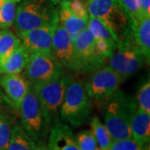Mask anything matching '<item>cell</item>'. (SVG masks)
I'll return each instance as SVG.
<instances>
[{
	"instance_id": "obj_1",
	"label": "cell",
	"mask_w": 150,
	"mask_h": 150,
	"mask_svg": "<svg viewBox=\"0 0 150 150\" xmlns=\"http://www.w3.org/2000/svg\"><path fill=\"white\" fill-rule=\"evenodd\" d=\"M89 16L97 18L119 43L133 33L134 21L120 0H86Z\"/></svg>"
},
{
	"instance_id": "obj_2",
	"label": "cell",
	"mask_w": 150,
	"mask_h": 150,
	"mask_svg": "<svg viewBox=\"0 0 150 150\" xmlns=\"http://www.w3.org/2000/svg\"><path fill=\"white\" fill-rule=\"evenodd\" d=\"M104 107V125L112 139H131L130 123L138 108L136 98L118 89Z\"/></svg>"
},
{
	"instance_id": "obj_3",
	"label": "cell",
	"mask_w": 150,
	"mask_h": 150,
	"mask_svg": "<svg viewBox=\"0 0 150 150\" xmlns=\"http://www.w3.org/2000/svg\"><path fill=\"white\" fill-rule=\"evenodd\" d=\"M59 3V0H21L13 23L18 33L58 23Z\"/></svg>"
},
{
	"instance_id": "obj_4",
	"label": "cell",
	"mask_w": 150,
	"mask_h": 150,
	"mask_svg": "<svg viewBox=\"0 0 150 150\" xmlns=\"http://www.w3.org/2000/svg\"><path fill=\"white\" fill-rule=\"evenodd\" d=\"M92 110L93 103L86 92L84 83L71 77L60 108V121L80 126L88 121Z\"/></svg>"
},
{
	"instance_id": "obj_5",
	"label": "cell",
	"mask_w": 150,
	"mask_h": 150,
	"mask_svg": "<svg viewBox=\"0 0 150 150\" xmlns=\"http://www.w3.org/2000/svg\"><path fill=\"white\" fill-rule=\"evenodd\" d=\"M71 77L64 71L47 82L31 86L41 103L49 129L60 122V108Z\"/></svg>"
},
{
	"instance_id": "obj_6",
	"label": "cell",
	"mask_w": 150,
	"mask_h": 150,
	"mask_svg": "<svg viewBox=\"0 0 150 150\" xmlns=\"http://www.w3.org/2000/svg\"><path fill=\"white\" fill-rule=\"evenodd\" d=\"M18 112L20 116L22 127L30 135L35 144H44L48 139L50 129L37 94L30 85L18 106Z\"/></svg>"
},
{
	"instance_id": "obj_7",
	"label": "cell",
	"mask_w": 150,
	"mask_h": 150,
	"mask_svg": "<svg viewBox=\"0 0 150 150\" xmlns=\"http://www.w3.org/2000/svg\"><path fill=\"white\" fill-rule=\"evenodd\" d=\"M144 62V56L136 45L132 33L117 44L114 53L108 61L107 66L115 71L124 81L141 69Z\"/></svg>"
},
{
	"instance_id": "obj_8",
	"label": "cell",
	"mask_w": 150,
	"mask_h": 150,
	"mask_svg": "<svg viewBox=\"0 0 150 150\" xmlns=\"http://www.w3.org/2000/svg\"><path fill=\"white\" fill-rule=\"evenodd\" d=\"M123 82L119 75L105 65L93 71L89 79L84 83L88 97L98 105H105L107 101L118 91Z\"/></svg>"
},
{
	"instance_id": "obj_9",
	"label": "cell",
	"mask_w": 150,
	"mask_h": 150,
	"mask_svg": "<svg viewBox=\"0 0 150 150\" xmlns=\"http://www.w3.org/2000/svg\"><path fill=\"white\" fill-rule=\"evenodd\" d=\"M64 71L52 54L31 53L22 73L29 85L34 86L50 80Z\"/></svg>"
},
{
	"instance_id": "obj_10",
	"label": "cell",
	"mask_w": 150,
	"mask_h": 150,
	"mask_svg": "<svg viewBox=\"0 0 150 150\" xmlns=\"http://www.w3.org/2000/svg\"><path fill=\"white\" fill-rule=\"evenodd\" d=\"M94 38L88 28H84L72 40L74 49L75 72H93L103 66L95 59L93 54Z\"/></svg>"
},
{
	"instance_id": "obj_11",
	"label": "cell",
	"mask_w": 150,
	"mask_h": 150,
	"mask_svg": "<svg viewBox=\"0 0 150 150\" xmlns=\"http://www.w3.org/2000/svg\"><path fill=\"white\" fill-rule=\"evenodd\" d=\"M51 54L64 69H74V49L69 34L59 23L54 29Z\"/></svg>"
},
{
	"instance_id": "obj_12",
	"label": "cell",
	"mask_w": 150,
	"mask_h": 150,
	"mask_svg": "<svg viewBox=\"0 0 150 150\" xmlns=\"http://www.w3.org/2000/svg\"><path fill=\"white\" fill-rule=\"evenodd\" d=\"M56 24H48L18 33L21 43L31 53L51 54V46Z\"/></svg>"
},
{
	"instance_id": "obj_13",
	"label": "cell",
	"mask_w": 150,
	"mask_h": 150,
	"mask_svg": "<svg viewBox=\"0 0 150 150\" xmlns=\"http://www.w3.org/2000/svg\"><path fill=\"white\" fill-rule=\"evenodd\" d=\"M0 85L5 92L6 97L10 102L11 107L18 111L23 98L25 96L29 83L20 74H0Z\"/></svg>"
},
{
	"instance_id": "obj_14",
	"label": "cell",
	"mask_w": 150,
	"mask_h": 150,
	"mask_svg": "<svg viewBox=\"0 0 150 150\" xmlns=\"http://www.w3.org/2000/svg\"><path fill=\"white\" fill-rule=\"evenodd\" d=\"M47 146L49 150H81L72 129L61 121L49 129Z\"/></svg>"
},
{
	"instance_id": "obj_15",
	"label": "cell",
	"mask_w": 150,
	"mask_h": 150,
	"mask_svg": "<svg viewBox=\"0 0 150 150\" xmlns=\"http://www.w3.org/2000/svg\"><path fill=\"white\" fill-rule=\"evenodd\" d=\"M130 133L140 146L149 148L150 140V113L137 108L130 123Z\"/></svg>"
},
{
	"instance_id": "obj_16",
	"label": "cell",
	"mask_w": 150,
	"mask_h": 150,
	"mask_svg": "<svg viewBox=\"0 0 150 150\" xmlns=\"http://www.w3.org/2000/svg\"><path fill=\"white\" fill-rule=\"evenodd\" d=\"M30 52L23 43L5 59L0 66V74H21L27 64Z\"/></svg>"
},
{
	"instance_id": "obj_17",
	"label": "cell",
	"mask_w": 150,
	"mask_h": 150,
	"mask_svg": "<svg viewBox=\"0 0 150 150\" xmlns=\"http://www.w3.org/2000/svg\"><path fill=\"white\" fill-rule=\"evenodd\" d=\"M133 37L138 48L149 64L150 60V18L140 19L133 27Z\"/></svg>"
},
{
	"instance_id": "obj_18",
	"label": "cell",
	"mask_w": 150,
	"mask_h": 150,
	"mask_svg": "<svg viewBox=\"0 0 150 150\" xmlns=\"http://www.w3.org/2000/svg\"><path fill=\"white\" fill-rule=\"evenodd\" d=\"M88 19H82L75 17L70 12L63 2L60 1L59 9V23L64 28L73 40L79 33L87 27Z\"/></svg>"
},
{
	"instance_id": "obj_19",
	"label": "cell",
	"mask_w": 150,
	"mask_h": 150,
	"mask_svg": "<svg viewBox=\"0 0 150 150\" xmlns=\"http://www.w3.org/2000/svg\"><path fill=\"white\" fill-rule=\"evenodd\" d=\"M35 146V142L21 124H13L6 150H34Z\"/></svg>"
},
{
	"instance_id": "obj_20",
	"label": "cell",
	"mask_w": 150,
	"mask_h": 150,
	"mask_svg": "<svg viewBox=\"0 0 150 150\" xmlns=\"http://www.w3.org/2000/svg\"><path fill=\"white\" fill-rule=\"evenodd\" d=\"M21 43L19 37L9 29L0 30V66Z\"/></svg>"
},
{
	"instance_id": "obj_21",
	"label": "cell",
	"mask_w": 150,
	"mask_h": 150,
	"mask_svg": "<svg viewBox=\"0 0 150 150\" xmlns=\"http://www.w3.org/2000/svg\"><path fill=\"white\" fill-rule=\"evenodd\" d=\"M90 126L98 148L102 149L108 148L113 139L104 123H103L97 116H93L90 119Z\"/></svg>"
},
{
	"instance_id": "obj_22",
	"label": "cell",
	"mask_w": 150,
	"mask_h": 150,
	"mask_svg": "<svg viewBox=\"0 0 150 150\" xmlns=\"http://www.w3.org/2000/svg\"><path fill=\"white\" fill-rule=\"evenodd\" d=\"M18 3L17 0H8L0 6V30L8 29L13 24Z\"/></svg>"
},
{
	"instance_id": "obj_23",
	"label": "cell",
	"mask_w": 150,
	"mask_h": 150,
	"mask_svg": "<svg viewBox=\"0 0 150 150\" xmlns=\"http://www.w3.org/2000/svg\"><path fill=\"white\" fill-rule=\"evenodd\" d=\"M87 28L91 32L94 39H103L108 42H115L114 38L112 36L111 33L108 31L105 25L102 22L94 17H88L87 22Z\"/></svg>"
},
{
	"instance_id": "obj_24",
	"label": "cell",
	"mask_w": 150,
	"mask_h": 150,
	"mask_svg": "<svg viewBox=\"0 0 150 150\" xmlns=\"http://www.w3.org/2000/svg\"><path fill=\"white\" fill-rule=\"evenodd\" d=\"M13 123L8 114L0 112V150H6Z\"/></svg>"
},
{
	"instance_id": "obj_25",
	"label": "cell",
	"mask_w": 150,
	"mask_h": 150,
	"mask_svg": "<svg viewBox=\"0 0 150 150\" xmlns=\"http://www.w3.org/2000/svg\"><path fill=\"white\" fill-rule=\"evenodd\" d=\"M75 140L81 150H98V146L91 130H83L76 134Z\"/></svg>"
},
{
	"instance_id": "obj_26",
	"label": "cell",
	"mask_w": 150,
	"mask_h": 150,
	"mask_svg": "<svg viewBox=\"0 0 150 150\" xmlns=\"http://www.w3.org/2000/svg\"><path fill=\"white\" fill-rule=\"evenodd\" d=\"M136 101L138 108L144 112L150 113V82L145 81L138 90Z\"/></svg>"
},
{
	"instance_id": "obj_27",
	"label": "cell",
	"mask_w": 150,
	"mask_h": 150,
	"mask_svg": "<svg viewBox=\"0 0 150 150\" xmlns=\"http://www.w3.org/2000/svg\"><path fill=\"white\" fill-rule=\"evenodd\" d=\"M63 4L75 17L82 19L88 18L89 14L87 9L86 0H69L63 2Z\"/></svg>"
},
{
	"instance_id": "obj_28",
	"label": "cell",
	"mask_w": 150,
	"mask_h": 150,
	"mask_svg": "<svg viewBox=\"0 0 150 150\" xmlns=\"http://www.w3.org/2000/svg\"><path fill=\"white\" fill-rule=\"evenodd\" d=\"M98 150H148V148L140 146L134 139L113 140L107 149H98Z\"/></svg>"
},
{
	"instance_id": "obj_29",
	"label": "cell",
	"mask_w": 150,
	"mask_h": 150,
	"mask_svg": "<svg viewBox=\"0 0 150 150\" xmlns=\"http://www.w3.org/2000/svg\"><path fill=\"white\" fill-rule=\"evenodd\" d=\"M120 2L132 18L134 24H136L140 18L139 0H120Z\"/></svg>"
},
{
	"instance_id": "obj_30",
	"label": "cell",
	"mask_w": 150,
	"mask_h": 150,
	"mask_svg": "<svg viewBox=\"0 0 150 150\" xmlns=\"http://www.w3.org/2000/svg\"><path fill=\"white\" fill-rule=\"evenodd\" d=\"M139 20L150 18V0H139Z\"/></svg>"
},
{
	"instance_id": "obj_31",
	"label": "cell",
	"mask_w": 150,
	"mask_h": 150,
	"mask_svg": "<svg viewBox=\"0 0 150 150\" xmlns=\"http://www.w3.org/2000/svg\"><path fill=\"white\" fill-rule=\"evenodd\" d=\"M4 103H8V104H9L11 106L10 102L8 101V98L3 93V92L0 90V108L3 107V105H4Z\"/></svg>"
},
{
	"instance_id": "obj_32",
	"label": "cell",
	"mask_w": 150,
	"mask_h": 150,
	"mask_svg": "<svg viewBox=\"0 0 150 150\" xmlns=\"http://www.w3.org/2000/svg\"><path fill=\"white\" fill-rule=\"evenodd\" d=\"M34 150H49V149L45 144H36Z\"/></svg>"
},
{
	"instance_id": "obj_33",
	"label": "cell",
	"mask_w": 150,
	"mask_h": 150,
	"mask_svg": "<svg viewBox=\"0 0 150 150\" xmlns=\"http://www.w3.org/2000/svg\"><path fill=\"white\" fill-rule=\"evenodd\" d=\"M59 1H62V2H65V1H69V0H59Z\"/></svg>"
},
{
	"instance_id": "obj_34",
	"label": "cell",
	"mask_w": 150,
	"mask_h": 150,
	"mask_svg": "<svg viewBox=\"0 0 150 150\" xmlns=\"http://www.w3.org/2000/svg\"><path fill=\"white\" fill-rule=\"evenodd\" d=\"M18 1H19V2H20V1H21V0H18Z\"/></svg>"
}]
</instances>
